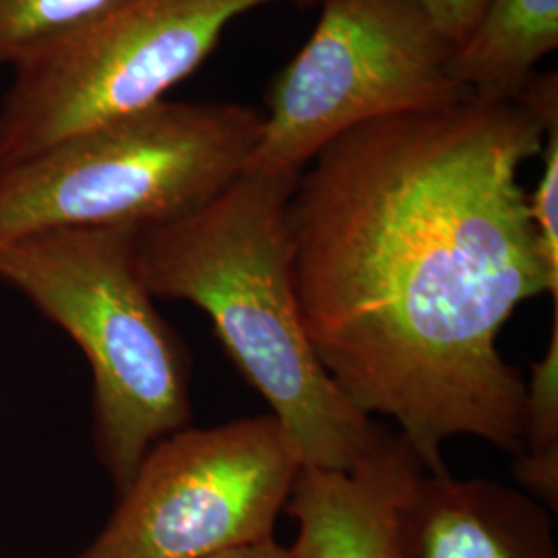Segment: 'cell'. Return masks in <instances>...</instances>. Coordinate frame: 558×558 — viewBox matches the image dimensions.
Wrapping results in <instances>:
<instances>
[{"label": "cell", "instance_id": "6da1fadb", "mask_svg": "<svg viewBox=\"0 0 558 558\" xmlns=\"http://www.w3.org/2000/svg\"><path fill=\"white\" fill-rule=\"evenodd\" d=\"M558 117L557 73L519 101L461 100L375 120L323 147L290 203L306 336L360 414L393 420L428 474L445 442L515 456L525 379L502 359L519 304H558L521 168Z\"/></svg>", "mask_w": 558, "mask_h": 558}, {"label": "cell", "instance_id": "7a4b0ae2", "mask_svg": "<svg viewBox=\"0 0 558 558\" xmlns=\"http://www.w3.org/2000/svg\"><path fill=\"white\" fill-rule=\"evenodd\" d=\"M299 174L244 170L197 209L137 232L154 299L214 323L226 354L299 447L302 468L348 472L387 437L325 373L300 313L288 203Z\"/></svg>", "mask_w": 558, "mask_h": 558}, {"label": "cell", "instance_id": "3957f363", "mask_svg": "<svg viewBox=\"0 0 558 558\" xmlns=\"http://www.w3.org/2000/svg\"><path fill=\"white\" fill-rule=\"evenodd\" d=\"M137 228H62L0 246V283L80 345L94 447L122 493L158 440L191 422V364L137 265Z\"/></svg>", "mask_w": 558, "mask_h": 558}, {"label": "cell", "instance_id": "277c9868", "mask_svg": "<svg viewBox=\"0 0 558 558\" xmlns=\"http://www.w3.org/2000/svg\"><path fill=\"white\" fill-rule=\"evenodd\" d=\"M260 114L161 100L0 168V246L62 228H149L214 199L246 170Z\"/></svg>", "mask_w": 558, "mask_h": 558}, {"label": "cell", "instance_id": "5b68a950", "mask_svg": "<svg viewBox=\"0 0 558 558\" xmlns=\"http://www.w3.org/2000/svg\"><path fill=\"white\" fill-rule=\"evenodd\" d=\"M276 2L319 0H108L11 69L0 100V168L168 100L232 21Z\"/></svg>", "mask_w": 558, "mask_h": 558}, {"label": "cell", "instance_id": "8992f818", "mask_svg": "<svg viewBox=\"0 0 558 558\" xmlns=\"http://www.w3.org/2000/svg\"><path fill=\"white\" fill-rule=\"evenodd\" d=\"M313 34L271 81L251 172L300 174L331 141L375 120L468 100L456 44L414 0H319Z\"/></svg>", "mask_w": 558, "mask_h": 558}, {"label": "cell", "instance_id": "52a82bcc", "mask_svg": "<svg viewBox=\"0 0 558 558\" xmlns=\"http://www.w3.org/2000/svg\"><path fill=\"white\" fill-rule=\"evenodd\" d=\"M300 470L271 414L180 428L147 451L77 558H205L274 538Z\"/></svg>", "mask_w": 558, "mask_h": 558}, {"label": "cell", "instance_id": "ba28073f", "mask_svg": "<svg viewBox=\"0 0 558 558\" xmlns=\"http://www.w3.org/2000/svg\"><path fill=\"white\" fill-rule=\"evenodd\" d=\"M553 515L518 486L424 472L399 505L393 558H558Z\"/></svg>", "mask_w": 558, "mask_h": 558}, {"label": "cell", "instance_id": "9c48e42d", "mask_svg": "<svg viewBox=\"0 0 558 558\" xmlns=\"http://www.w3.org/2000/svg\"><path fill=\"white\" fill-rule=\"evenodd\" d=\"M424 465L398 433L348 472L302 468L283 513L296 523V558H393L399 505Z\"/></svg>", "mask_w": 558, "mask_h": 558}, {"label": "cell", "instance_id": "30bf717a", "mask_svg": "<svg viewBox=\"0 0 558 558\" xmlns=\"http://www.w3.org/2000/svg\"><path fill=\"white\" fill-rule=\"evenodd\" d=\"M557 48L558 0H486L453 50L451 75L470 100L518 101Z\"/></svg>", "mask_w": 558, "mask_h": 558}, {"label": "cell", "instance_id": "8fae6325", "mask_svg": "<svg viewBox=\"0 0 558 558\" xmlns=\"http://www.w3.org/2000/svg\"><path fill=\"white\" fill-rule=\"evenodd\" d=\"M553 329L544 356L532 366L525 380L521 416V442L513 456L518 488L558 509V304H553Z\"/></svg>", "mask_w": 558, "mask_h": 558}, {"label": "cell", "instance_id": "7c38bea8", "mask_svg": "<svg viewBox=\"0 0 558 558\" xmlns=\"http://www.w3.org/2000/svg\"><path fill=\"white\" fill-rule=\"evenodd\" d=\"M108 0H0V66L13 69Z\"/></svg>", "mask_w": 558, "mask_h": 558}, {"label": "cell", "instance_id": "4fadbf2b", "mask_svg": "<svg viewBox=\"0 0 558 558\" xmlns=\"http://www.w3.org/2000/svg\"><path fill=\"white\" fill-rule=\"evenodd\" d=\"M539 158L542 172L534 193L527 195V209L538 236L539 255L550 283L558 290V117L546 122Z\"/></svg>", "mask_w": 558, "mask_h": 558}, {"label": "cell", "instance_id": "5bb4252c", "mask_svg": "<svg viewBox=\"0 0 558 558\" xmlns=\"http://www.w3.org/2000/svg\"><path fill=\"white\" fill-rule=\"evenodd\" d=\"M440 34L458 46L476 25L486 0H414Z\"/></svg>", "mask_w": 558, "mask_h": 558}, {"label": "cell", "instance_id": "9a60e30c", "mask_svg": "<svg viewBox=\"0 0 558 558\" xmlns=\"http://www.w3.org/2000/svg\"><path fill=\"white\" fill-rule=\"evenodd\" d=\"M205 558H296V555L292 553L290 546L279 544L276 538H267Z\"/></svg>", "mask_w": 558, "mask_h": 558}]
</instances>
